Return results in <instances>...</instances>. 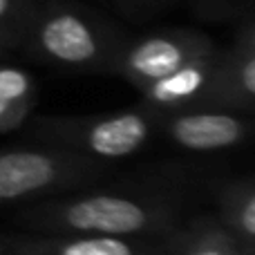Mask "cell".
Returning a JSON list of instances; mask_svg holds the SVG:
<instances>
[{
	"label": "cell",
	"mask_w": 255,
	"mask_h": 255,
	"mask_svg": "<svg viewBox=\"0 0 255 255\" xmlns=\"http://www.w3.org/2000/svg\"><path fill=\"white\" fill-rule=\"evenodd\" d=\"M16 222L43 235L112 238H157L175 226V217L168 204L115 193L29 202V206L18 211Z\"/></svg>",
	"instance_id": "cell-1"
},
{
	"label": "cell",
	"mask_w": 255,
	"mask_h": 255,
	"mask_svg": "<svg viewBox=\"0 0 255 255\" xmlns=\"http://www.w3.org/2000/svg\"><path fill=\"white\" fill-rule=\"evenodd\" d=\"M101 161L65 148H20L0 152V206L38 202L103 177Z\"/></svg>",
	"instance_id": "cell-2"
},
{
	"label": "cell",
	"mask_w": 255,
	"mask_h": 255,
	"mask_svg": "<svg viewBox=\"0 0 255 255\" xmlns=\"http://www.w3.org/2000/svg\"><path fill=\"white\" fill-rule=\"evenodd\" d=\"M152 112L128 110L101 119H45L36 130L43 139L65 150L92 157L97 161H115L139 152L152 132Z\"/></svg>",
	"instance_id": "cell-3"
},
{
	"label": "cell",
	"mask_w": 255,
	"mask_h": 255,
	"mask_svg": "<svg viewBox=\"0 0 255 255\" xmlns=\"http://www.w3.org/2000/svg\"><path fill=\"white\" fill-rule=\"evenodd\" d=\"M40 56L56 65L94 70L115 65L117 43L97 20L74 11V9H52L36 20L31 31Z\"/></svg>",
	"instance_id": "cell-4"
},
{
	"label": "cell",
	"mask_w": 255,
	"mask_h": 255,
	"mask_svg": "<svg viewBox=\"0 0 255 255\" xmlns=\"http://www.w3.org/2000/svg\"><path fill=\"white\" fill-rule=\"evenodd\" d=\"M211 54H215L213 43L195 31L154 34L119 47L112 67L124 74L134 88H143Z\"/></svg>",
	"instance_id": "cell-5"
},
{
	"label": "cell",
	"mask_w": 255,
	"mask_h": 255,
	"mask_svg": "<svg viewBox=\"0 0 255 255\" xmlns=\"http://www.w3.org/2000/svg\"><path fill=\"white\" fill-rule=\"evenodd\" d=\"M7 255H166L150 238L112 235H20L0 238Z\"/></svg>",
	"instance_id": "cell-6"
},
{
	"label": "cell",
	"mask_w": 255,
	"mask_h": 255,
	"mask_svg": "<svg viewBox=\"0 0 255 255\" xmlns=\"http://www.w3.org/2000/svg\"><path fill=\"white\" fill-rule=\"evenodd\" d=\"M163 132L184 150L213 152L242 143L249 136V124L231 112L177 110L163 119Z\"/></svg>",
	"instance_id": "cell-7"
},
{
	"label": "cell",
	"mask_w": 255,
	"mask_h": 255,
	"mask_svg": "<svg viewBox=\"0 0 255 255\" xmlns=\"http://www.w3.org/2000/svg\"><path fill=\"white\" fill-rule=\"evenodd\" d=\"M217 61H220L217 52L211 56L197 58V61L175 70L172 74L152 81V83L143 85L139 90L143 94L145 103L157 112L204 108L208 88H211L213 76H215Z\"/></svg>",
	"instance_id": "cell-8"
},
{
	"label": "cell",
	"mask_w": 255,
	"mask_h": 255,
	"mask_svg": "<svg viewBox=\"0 0 255 255\" xmlns=\"http://www.w3.org/2000/svg\"><path fill=\"white\" fill-rule=\"evenodd\" d=\"M255 108V54L235 47L220 56L204 108Z\"/></svg>",
	"instance_id": "cell-9"
},
{
	"label": "cell",
	"mask_w": 255,
	"mask_h": 255,
	"mask_svg": "<svg viewBox=\"0 0 255 255\" xmlns=\"http://www.w3.org/2000/svg\"><path fill=\"white\" fill-rule=\"evenodd\" d=\"M36 101L34 79L20 67H0V134L25 124Z\"/></svg>",
	"instance_id": "cell-10"
},
{
	"label": "cell",
	"mask_w": 255,
	"mask_h": 255,
	"mask_svg": "<svg viewBox=\"0 0 255 255\" xmlns=\"http://www.w3.org/2000/svg\"><path fill=\"white\" fill-rule=\"evenodd\" d=\"M168 255H247L240 242L220 224L202 222L168 244Z\"/></svg>",
	"instance_id": "cell-11"
},
{
	"label": "cell",
	"mask_w": 255,
	"mask_h": 255,
	"mask_svg": "<svg viewBox=\"0 0 255 255\" xmlns=\"http://www.w3.org/2000/svg\"><path fill=\"white\" fill-rule=\"evenodd\" d=\"M222 226L233 235L247 255H255V186L235 188L222 199Z\"/></svg>",
	"instance_id": "cell-12"
},
{
	"label": "cell",
	"mask_w": 255,
	"mask_h": 255,
	"mask_svg": "<svg viewBox=\"0 0 255 255\" xmlns=\"http://www.w3.org/2000/svg\"><path fill=\"white\" fill-rule=\"evenodd\" d=\"M13 20H16V0H0V45L13 40Z\"/></svg>",
	"instance_id": "cell-13"
},
{
	"label": "cell",
	"mask_w": 255,
	"mask_h": 255,
	"mask_svg": "<svg viewBox=\"0 0 255 255\" xmlns=\"http://www.w3.org/2000/svg\"><path fill=\"white\" fill-rule=\"evenodd\" d=\"M238 49L255 54V22H253V25H249L247 29L242 31V36H240V43H238Z\"/></svg>",
	"instance_id": "cell-14"
},
{
	"label": "cell",
	"mask_w": 255,
	"mask_h": 255,
	"mask_svg": "<svg viewBox=\"0 0 255 255\" xmlns=\"http://www.w3.org/2000/svg\"><path fill=\"white\" fill-rule=\"evenodd\" d=\"M0 255H4V253H2V251H0Z\"/></svg>",
	"instance_id": "cell-15"
}]
</instances>
